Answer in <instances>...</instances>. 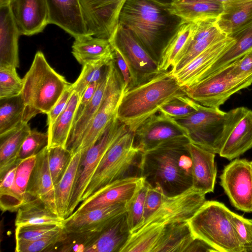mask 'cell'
Returning a JSON list of instances; mask_svg holds the SVG:
<instances>
[{
	"label": "cell",
	"mask_w": 252,
	"mask_h": 252,
	"mask_svg": "<svg viewBox=\"0 0 252 252\" xmlns=\"http://www.w3.org/2000/svg\"><path fill=\"white\" fill-rule=\"evenodd\" d=\"M162 0H126L119 23L127 29L158 63L161 54L183 21Z\"/></svg>",
	"instance_id": "cell-1"
},
{
	"label": "cell",
	"mask_w": 252,
	"mask_h": 252,
	"mask_svg": "<svg viewBox=\"0 0 252 252\" xmlns=\"http://www.w3.org/2000/svg\"><path fill=\"white\" fill-rule=\"evenodd\" d=\"M188 138L173 140L141 153L140 176L167 196L192 187V160L187 148Z\"/></svg>",
	"instance_id": "cell-2"
},
{
	"label": "cell",
	"mask_w": 252,
	"mask_h": 252,
	"mask_svg": "<svg viewBox=\"0 0 252 252\" xmlns=\"http://www.w3.org/2000/svg\"><path fill=\"white\" fill-rule=\"evenodd\" d=\"M170 70L160 71L147 81L124 91L117 117L134 132L147 119L173 99L186 95Z\"/></svg>",
	"instance_id": "cell-3"
},
{
	"label": "cell",
	"mask_w": 252,
	"mask_h": 252,
	"mask_svg": "<svg viewBox=\"0 0 252 252\" xmlns=\"http://www.w3.org/2000/svg\"><path fill=\"white\" fill-rule=\"evenodd\" d=\"M23 80L22 95L26 104L25 121L38 114H47L71 84L54 70L44 54L37 51Z\"/></svg>",
	"instance_id": "cell-4"
},
{
	"label": "cell",
	"mask_w": 252,
	"mask_h": 252,
	"mask_svg": "<svg viewBox=\"0 0 252 252\" xmlns=\"http://www.w3.org/2000/svg\"><path fill=\"white\" fill-rule=\"evenodd\" d=\"M244 108L224 112L199 104L192 114L175 120L187 130L191 143L219 154Z\"/></svg>",
	"instance_id": "cell-5"
},
{
	"label": "cell",
	"mask_w": 252,
	"mask_h": 252,
	"mask_svg": "<svg viewBox=\"0 0 252 252\" xmlns=\"http://www.w3.org/2000/svg\"><path fill=\"white\" fill-rule=\"evenodd\" d=\"M232 213L223 203L205 201L188 221L194 238L218 252H242L232 222Z\"/></svg>",
	"instance_id": "cell-6"
},
{
	"label": "cell",
	"mask_w": 252,
	"mask_h": 252,
	"mask_svg": "<svg viewBox=\"0 0 252 252\" xmlns=\"http://www.w3.org/2000/svg\"><path fill=\"white\" fill-rule=\"evenodd\" d=\"M134 133L129 130L105 154L82 198V202L121 179L131 176L129 173L138 166L142 152L134 145Z\"/></svg>",
	"instance_id": "cell-7"
},
{
	"label": "cell",
	"mask_w": 252,
	"mask_h": 252,
	"mask_svg": "<svg viewBox=\"0 0 252 252\" xmlns=\"http://www.w3.org/2000/svg\"><path fill=\"white\" fill-rule=\"evenodd\" d=\"M234 64L232 62L185 88L186 94L203 106L219 108L232 95L252 84V78L235 73Z\"/></svg>",
	"instance_id": "cell-8"
},
{
	"label": "cell",
	"mask_w": 252,
	"mask_h": 252,
	"mask_svg": "<svg viewBox=\"0 0 252 252\" xmlns=\"http://www.w3.org/2000/svg\"><path fill=\"white\" fill-rule=\"evenodd\" d=\"M128 129L115 116L96 143L82 153L75 184L68 208L67 216L71 215L82 202L83 195L103 157ZM67 217V218H68Z\"/></svg>",
	"instance_id": "cell-9"
},
{
	"label": "cell",
	"mask_w": 252,
	"mask_h": 252,
	"mask_svg": "<svg viewBox=\"0 0 252 252\" xmlns=\"http://www.w3.org/2000/svg\"><path fill=\"white\" fill-rule=\"evenodd\" d=\"M124 89L122 76L113 58L109 63L108 83L104 97L75 154L79 151L84 153L100 137L108 124L117 115Z\"/></svg>",
	"instance_id": "cell-10"
},
{
	"label": "cell",
	"mask_w": 252,
	"mask_h": 252,
	"mask_svg": "<svg viewBox=\"0 0 252 252\" xmlns=\"http://www.w3.org/2000/svg\"><path fill=\"white\" fill-rule=\"evenodd\" d=\"M220 184L237 210L252 212V161L236 158L226 165Z\"/></svg>",
	"instance_id": "cell-11"
},
{
	"label": "cell",
	"mask_w": 252,
	"mask_h": 252,
	"mask_svg": "<svg viewBox=\"0 0 252 252\" xmlns=\"http://www.w3.org/2000/svg\"><path fill=\"white\" fill-rule=\"evenodd\" d=\"M205 201V194L192 187L178 195L165 196L155 212L131 233L150 224L166 225L187 221Z\"/></svg>",
	"instance_id": "cell-12"
},
{
	"label": "cell",
	"mask_w": 252,
	"mask_h": 252,
	"mask_svg": "<svg viewBox=\"0 0 252 252\" xmlns=\"http://www.w3.org/2000/svg\"><path fill=\"white\" fill-rule=\"evenodd\" d=\"M159 112L144 121L134 132V145L142 153L173 140L189 139L187 130L176 120Z\"/></svg>",
	"instance_id": "cell-13"
},
{
	"label": "cell",
	"mask_w": 252,
	"mask_h": 252,
	"mask_svg": "<svg viewBox=\"0 0 252 252\" xmlns=\"http://www.w3.org/2000/svg\"><path fill=\"white\" fill-rule=\"evenodd\" d=\"M126 0H80L88 35L109 40Z\"/></svg>",
	"instance_id": "cell-14"
},
{
	"label": "cell",
	"mask_w": 252,
	"mask_h": 252,
	"mask_svg": "<svg viewBox=\"0 0 252 252\" xmlns=\"http://www.w3.org/2000/svg\"><path fill=\"white\" fill-rule=\"evenodd\" d=\"M109 41L117 47L130 63L136 76L137 84L148 80L160 72L155 60L133 34L118 24Z\"/></svg>",
	"instance_id": "cell-15"
},
{
	"label": "cell",
	"mask_w": 252,
	"mask_h": 252,
	"mask_svg": "<svg viewBox=\"0 0 252 252\" xmlns=\"http://www.w3.org/2000/svg\"><path fill=\"white\" fill-rule=\"evenodd\" d=\"M144 179L131 176L116 181L82 201L72 215L120 203H127L142 184Z\"/></svg>",
	"instance_id": "cell-16"
},
{
	"label": "cell",
	"mask_w": 252,
	"mask_h": 252,
	"mask_svg": "<svg viewBox=\"0 0 252 252\" xmlns=\"http://www.w3.org/2000/svg\"><path fill=\"white\" fill-rule=\"evenodd\" d=\"M131 234L126 212L101 230L86 232L84 252H121Z\"/></svg>",
	"instance_id": "cell-17"
},
{
	"label": "cell",
	"mask_w": 252,
	"mask_h": 252,
	"mask_svg": "<svg viewBox=\"0 0 252 252\" xmlns=\"http://www.w3.org/2000/svg\"><path fill=\"white\" fill-rule=\"evenodd\" d=\"M10 6L20 35L37 34L49 24L46 0H13Z\"/></svg>",
	"instance_id": "cell-18"
},
{
	"label": "cell",
	"mask_w": 252,
	"mask_h": 252,
	"mask_svg": "<svg viewBox=\"0 0 252 252\" xmlns=\"http://www.w3.org/2000/svg\"><path fill=\"white\" fill-rule=\"evenodd\" d=\"M126 203L117 204L71 215L63 221V231L71 233L100 230L126 212Z\"/></svg>",
	"instance_id": "cell-19"
},
{
	"label": "cell",
	"mask_w": 252,
	"mask_h": 252,
	"mask_svg": "<svg viewBox=\"0 0 252 252\" xmlns=\"http://www.w3.org/2000/svg\"><path fill=\"white\" fill-rule=\"evenodd\" d=\"M49 24L59 27L74 38L88 34L80 0H46Z\"/></svg>",
	"instance_id": "cell-20"
},
{
	"label": "cell",
	"mask_w": 252,
	"mask_h": 252,
	"mask_svg": "<svg viewBox=\"0 0 252 252\" xmlns=\"http://www.w3.org/2000/svg\"><path fill=\"white\" fill-rule=\"evenodd\" d=\"M234 43V39L227 36L207 48L173 75L185 88L194 85Z\"/></svg>",
	"instance_id": "cell-21"
},
{
	"label": "cell",
	"mask_w": 252,
	"mask_h": 252,
	"mask_svg": "<svg viewBox=\"0 0 252 252\" xmlns=\"http://www.w3.org/2000/svg\"><path fill=\"white\" fill-rule=\"evenodd\" d=\"M208 245L194 238L187 221L165 225L153 252H206Z\"/></svg>",
	"instance_id": "cell-22"
},
{
	"label": "cell",
	"mask_w": 252,
	"mask_h": 252,
	"mask_svg": "<svg viewBox=\"0 0 252 252\" xmlns=\"http://www.w3.org/2000/svg\"><path fill=\"white\" fill-rule=\"evenodd\" d=\"M34 198L41 200L57 215L54 185L49 167L47 147L36 155V160L30 177L25 201Z\"/></svg>",
	"instance_id": "cell-23"
},
{
	"label": "cell",
	"mask_w": 252,
	"mask_h": 252,
	"mask_svg": "<svg viewBox=\"0 0 252 252\" xmlns=\"http://www.w3.org/2000/svg\"><path fill=\"white\" fill-rule=\"evenodd\" d=\"M186 146L192 160V188L204 194L213 192L217 173L216 154L191 142Z\"/></svg>",
	"instance_id": "cell-24"
},
{
	"label": "cell",
	"mask_w": 252,
	"mask_h": 252,
	"mask_svg": "<svg viewBox=\"0 0 252 252\" xmlns=\"http://www.w3.org/2000/svg\"><path fill=\"white\" fill-rule=\"evenodd\" d=\"M217 18L195 22V30L189 48L184 56L171 68L172 73L180 70L208 47L227 37L219 28Z\"/></svg>",
	"instance_id": "cell-25"
},
{
	"label": "cell",
	"mask_w": 252,
	"mask_h": 252,
	"mask_svg": "<svg viewBox=\"0 0 252 252\" xmlns=\"http://www.w3.org/2000/svg\"><path fill=\"white\" fill-rule=\"evenodd\" d=\"M20 35L10 4L0 6V66L19 67Z\"/></svg>",
	"instance_id": "cell-26"
},
{
	"label": "cell",
	"mask_w": 252,
	"mask_h": 252,
	"mask_svg": "<svg viewBox=\"0 0 252 252\" xmlns=\"http://www.w3.org/2000/svg\"><path fill=\"white\" fill-rule=\"evenodd\" d=\"M252 148V111L245 107L219 155L232 160Z\"/></svg>",
	"instance_id": "cell-27"
},
{
	"label": "cell",
	"mask_w": 252,
	"mask_h": 252,
	"mask_svg": "<svg viewBox=\"0 0 252 252\" xmlns=\"http://www.w3.org/2000/svg\"><path fill=\"white\" fill-rule=\"evenodd\" d=\"M108 71L109 64L93 98L84 109L78 119L72 125L66 147L72 155L75 154L83 136L91 124L102 102L107 85Z\"/></svg>",
	"instance_id": "cell-28"
},
{
	"label": "cell",
	"mask_w": 252,
	"mask_h": 252,
	"mask_svg": "<svg viewBox=\"0 0 252 252\" xmlns=\"http://www.w3.org/2000/svg\"><path fill=\"white\" fill-rule=\"evenodd\" d=\"M169 8L183 21L195 23L218 18L223 11V3L206 0H173L170 2Z\"/></svg>",
	"instance_id": "cell-29"
},
{
	"label": "cell",
	"mask_w": 252,
	"mask_h": 252,
	"mask_svg": "<svg viewBox=\"0 0 252 252\" xmlns=\"http://www.w3.org/2000/svg\"><path fill=\"white\" fill-rule=\"evenodd\" d=\"M36 160V155L18 161L14 183L8 194L0 199L2 212H16L25 201L31 173Z\"/></svg>",
	"instance_id": "cell-30"
},
{
	"label": "cell",
	"mask_w": 252,
	"mask_h": 252,
	"mask_svg": "<svg viewBox=\"0 0 252 252\" xmlns=\"http://www.w3.org/2000/svg\"><path fill=\"white\" fill-rule=\"evenodd\" d=\"M196 23L183 21L163 49L158 61L160 71L168 70L187 52L194 34Z\"/></svg>",
	"instance_id": "cell-31"
},
{
	"label": "cell",
	"mask_w": 252,
	"mask_h": 252,
	"mask_svg": "<svg viewBox=\"0 0 252 252\" xmlns=\"http://www.w3.org/2000/svg\"><path fill=\"white\" fill-rule=\"evenodd\" d=\"M252 22V0H231L223 3L217 20L220 30L227 36Z\"/></svg>",
	"instance_id": "cell-32"
},
{
	"label": "cell",
	"mask_w": 252,
	"mask_h": 252,
	"mask_svg": "<svg viewBox=\"0 0 252 252\" xmlns=\"http://www.w3.org/2000/svg\"><path fill=\"white\" fill-rule=\"evenodd\" d=\"M31 128L24 123L15 128L0 135V178L18 161L22 145Z\"/></svg>",
	"instance_id": "cell-33"
},
{
	"label": "cell",
	"mask_w": 252,
	"mask_h": 252,
	"mask_svg": "<svg viewBox=\"0 0 252 252\" xmlns=\"http://www.w3.org/2000/svg\"><path fill=\"white\" fill-rule=\"evenodd\" d=\"M63 220L40 199H27L17 211L15 227L31 225H62Z\"/></svg>",
	"instance_id": "cell-34"
},
{
	"label": "cell",
	"mask_w": 252,
	"mask_h": 252,
	"mask_svg": "<svg viewBox=\"0 0 252 252\" xmlns=\"http://www.w3.org/2000/svg\"><path fill=\"white\" fill-rule=\"evenodd\" d=\"M82 156V153L81 151L72 156L63 175L54 186L57 214L63 220L68 217V208L75 184Z\"/></svg>",
	"instance_id": "cell-35"
},
{
	"label": "cell",
	"mask_w": 252,
	"mask_h": 252,
	"mask_svg": "<svg viewBox=\"0 0 252 252\" xmlns=\"http://www.w3.org/2000/svg\"><path fill=\"white\" fill-rule=\"evenodd\" d=\"M74 39L72 54L82 66L113 54L112 47L108 39L88 34Z\"/></svg>",
	"instance_id": "cell-36"
},
{
	"label": "cell",
	"mask_w": 252,
	"mask_h": 252,
	"mask_svg": "<svg viewBox=\"0 0 252 252\" xmlns=\"http://www.w3.org/2000/svg\"><path fill=\"white\" fill-rule=\"evenodd\" d=\"M80 99L78 95L73 92L64 109L53 124L48 127V149L55 147H63L66 148Z\"/></svg>",
	"instance_id": "cell-37"
},
{
	"label": "cell",
	"mask_w": 252,
	"mask_h": 252,
	"mask_svg": "<svg viewBox=\"0 0 252 252\" xmlns=\"http://www.w3.org/2000/svg\"><path fill=\"white\" fill-rule=\"evenodd\" d=\"M229 36L234 39L235 43L213 64L200 80L252 50V22Z\"/></svg>",
	"instance_id": "cell-38"
},
{
	"label": "cell",
	"mask_w": 252,
	"mask_h": 252,
	"mask_svg": "<svg viewBox=\"0 0 252 252\" xmlns=\"http://www.w3.org/2000/svg\"><path fill=\"white\" fill-rule=\"evenodd\" d=\"M26 108L22 94L0 99V135L26 123Z\"/></svg>",
	"instance_id": "cell-39"
},
{
	"label": "cell",
	"mask_w": 252,
	"mask_h": 252,
	"mask_svg": "<svg viewBox=\"0 0 252 252\" xmlns=\"http://www.w3.org/2000/svg\"><path fill=\"white\" fill-rule=\"evenodd\" d=\"M113 58L114 54L112 56L83 65L79 77L71 84L72 91L81 98L84 91L90 84L100 80L107 69L108 64Z\"/></svg>",
	"instance_id": "cell-40"
},
{
	"label": "cell",
	"mask_w": 252,
	"mask_h": 252,
	"mask_svg": "<svg viewBox=\"0 0 252 252\" xmlns=\"http://www.w3.org/2000/svg\"><path fill=\"white\" fill-rule=\"evenodd\" d=\"M148 189V185L144 180L142 184L131 198L126 203V219L131 233L143 221Z\"/></svg>",
	"instance_id": "cell-41"
},
{
	"label": "cell",
	"mask_w": 252,
	"mask_h": 252,
	"mask_svg": "<svg viewBox=\"0 0 252 252\" xmlns=\"http://www.w3.org/2000/svg\"><path fill=\"white\" fill-rule=\"evenodd\" d=\"M16 67L0 66V99L21 94L23 80L19 76Z\"/></svg>",
	"instance_id": "cell-42"
},
{
	"label": "cell",
	"mask_w": 252,
	"mask_h": 252,
	"mask_svg": "<svg viewBox=\"0 0 252 252\" xmlns=\"http://www.w3.org/2000/svg\"><path fill=\"white\" fill-rule=\"evenodd\" d=\"M72 156L69 150L63 147L48 149L49 167L54 186L63 175Z\"/></svg>",
	"instance_id": "cell-43"
},
{
	"label": "cell",
	"mask_w": 252,
	"mask_h": 252,
	"mask_svg": "<svg viewBox=\"0 0 252 252\" xmlns=\"http://www.w3.org/2000/svg\"><path fill=\"white\" fill-rule=\"evenodd\" d=\"M198 105L186 94L169 101L161 108L159 112L174 119H180L196 111Z\"/></svg>",
	"instance_id": "cell-44"
},
{
	"label": "cell",
	"mask_w": 252,
	"mask_h": 252,
	"mask_svg": "<svg viewBox=\"0 0 252 252\" xmlns=\"http://www.w3.org/2000/svg\"><path fill=\"white\" fill-rule=\"evenodd\" d=\"M63 232V227L59 231L42 238L33 241H16V252H37L53 251L61 241Z\"/></svg>",
	"instance_id": "cell-45"
},
{
	"label": "cell",
	"mask_w": 252,
	"mask_h": 252,
	"mask_svg": "<svg viewBox=\"0 0 252 252\" xmlns=\"http://www.w3.org/2000/svg\"><path fill=\"white\" fill-rule=\"evenodd\" d=\"M49 143L48 131L41 132L36 129H31L25 139L20 149L18 161L36 155Z\"/></svg>",
	"instance_id": "cell-46"
},
{
	"label": "cell",
	"mask_w": 252,
	"mask_h": 252,
	"mask_svg": "<svg viewBox=\"0 0 252 252\" xmlns=\"http://www.w3.org/2000/svg\"><path fill=\"white\" fill-rule=\"evenodd\" d=\"M62 225H31L16 227L15 240L33 241L52 235L63 228Z\"/></svg>",
	"instance_id": "cell-47"
},
{
	"label": "cell",
	"mask_w": 252,
	"mask_h": 252,
	"mask_svg": "<svg viewBox=\"0 0 252 252\" xmlns=\"http://www.w3.org/2000/svg\"><path fill=\"white\" fill-rule=\"evenodd\" d=\"M232 222L242 252H252V220L232 212Z\"/></svg>",
	"instance_id": "cell-48"
},
{
	"label": "cell",
	"mask_w": 252,
	"mask_h": 252,
	"mask_svg": "<svg viewBox=\"0 0 252 252\" xmlns=\"http://www.w3.org/2000/svg\"><path fill=\"white\" fill-rule=\"evenodd\" d=\"M112 47L114 60L124 80V90L136 86L137 85V80L130 63L117 47L114 46Z\"/></svg>",
	"instance_id": "cell-49"
},
{
	"label": "cell",
	"mask_w": 252,
	"mask_h": 252,
	"mask_svg": "<svg viewBox=\"0 0 252 252\" xmlns=\"http://www.w3.org/2000/svg\"><path fill=\"white\" fill-rule=\"evenodd\" d=\"M165 196L160 189L152 187L148 185L145 202L143 219L140 225L143 223L159 207Z\"/></svg>",
	"instance_id": "cell-50"
},
{
	"label": "cell",
	"mask_w": 252,
	"mask_h": 252,
	"mask_svg": "<svg viewBox=\"0 0 252 252\" xmlns=\"http://www.w3.org/2000/svg\"><path fill=\"white\" fill-rule=\"evenodd\" d=\"M71 86L63 92L50 112L46 114L47 115V125L48 127L53 124L68 103L73 92L71 88Z\"/></svg>",
	"instance_id": "cell-51"
},
{
	"label": "cell",
	"mask_w": 252,
	"mask_h": 252,
	"mask_svg": "<svg viewBox=\"0 0 252 252\" xmlns=\"http://www.w3.org/2000/svg\"><path fill=\"white\" fill-rule=\"evenodd\" d=\"M233 69L238 76L252 78V50L234 61Z\"/></svg>",
	"instance_id": "cell-52"
},
{
	"label": "cell",
	"mask_w": 252,
	"mask_h": 252,
	"mask_svg": "<svg viewBox=\"0 0 252 252\" xmlns=\"http://www.w3.org/2000/svg\"><path fill=\"white\" fill-rule=\"evenodd\" d=\"M100 81L91 83L87 87L84 91L78 103L73 123L78 119L84 109L93 98Z\"/></svg>",
	"instance_id": "cell-53"
},
{
	"label": "cell",
	"mask_w": 252,
	"mask_h": 252,
	"mask_svg": "<svg viewBox=\"0 0 252 252\" xmlns=\"http://www.w3.org/2000/svg\"><path fill=\"white\" fill-rule=\"evenodd\" d=\"M17 163L13 166L0 179V199L5 197L9 193L14 181L17 168Z\"/></svg>",
	"instance_id": "cell-54"
},
{
	"label": "cell",
	"mask_w": 252,
	"mask_h": 252,
	"mask_svg": "<svg viewBox=\"0 0 252 252\" xmlns=\"http://www.w3.org/2000/svg\"><path fill=\"white\" fill-rule=\"evenodd\" d=\"M13 0H0V6L10 4Z\"/></svg>",
	"instance_id": "cell-55"
},
{
	"label": "cell",
	"mask_w": 252,
	"mask_h": 252,
	"mask_svg": "<svg viewBox=\"0 0 252 252\" xmlns=\"http://www.w3.org/2000/svg\"><path fill=\"white\" fill-rule=\"evenodd\" d=\"M210 0V1L219 2L224 3L227 1H230L231 0Z\"/></svg>",
	"instance_id": "cell-56"
},
{
	"label": "cell",
	"mask_w": 252,
	"mask_h": 252,
	"mask_svg": "<svg viewBox=\"0 0 252 252\" xmlns=\"http://www.w3.org/2000/svg\"><path fill=\"white\" fill-rule=\"evenodd\" d=\"M162 0L167 2H170L171 1V0Z\"/></svg>",
	"instance_id": "cell-57"
},
{
	"label": "cell",
	"mask_w": 252,
	"mask_h": 252,
	"mask_svg": "<svg viewBox=\"0 0 252 252\" xmlns=\"http://www.w3.org/2000/svg\"></svg>",
	"instance_id": "cell-58"
}]
</instances>
